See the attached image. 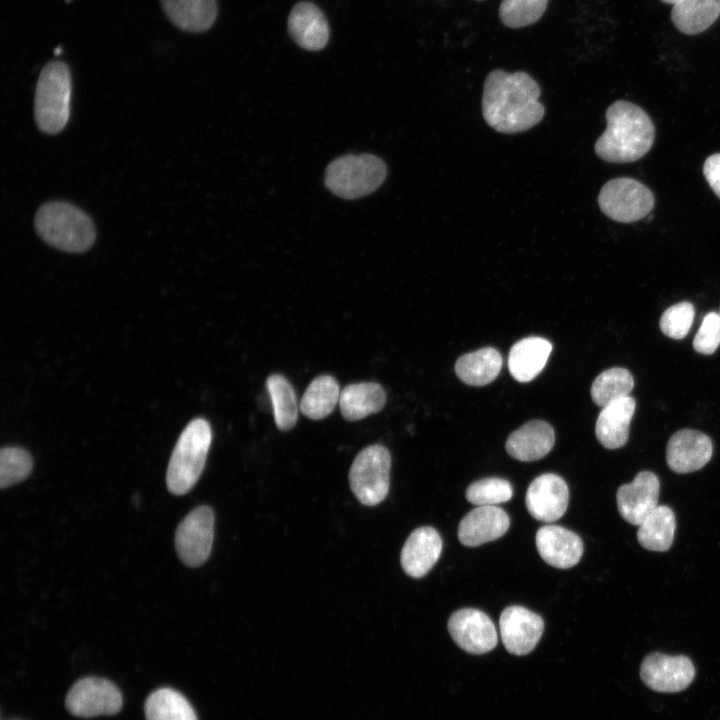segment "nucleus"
Returning a JSON list of instances; mask_svg holds the SVG:
<instances>
[{
	"instance_id": "nucleus-1",
	"label": "nucleus",
	"mask_w": 720,
	"mask_h": 720,
	"mask_svg": "<svg viewBox=\"0 0 720 720\" xmlns=\"http://www.w3.org/2000/svg\"><path fill=\"white\" fill-rule=\"evenodd\" d=\"M538 83L527 73L493 70L486 77L482 113L494 130L514 134L538 124L545 114Z\"/></svg>"
},
{
	"instance_id": "nucleus-2",
	"label": "nucleus",
	"mask_w": 720,
	"mask_h": 720,
	"mask_svg": "<svg viewBox=\"0 0 720 720\" xmlns=\"http://www.w3.org/2000/svg\"><path fill=\"white\" fill-rule=\"evenodd\" d=\"M606 120V130L595 143V152L603 160L633 162L652 147L654 125L639 106L628 101H616L608 107Z\"/></svg>"
},
{
	"instance_id": "nucleus-3",
	"label": "nucleus",
	"mask_w": 720,
	"mask_h": 720,
	"mask_svg": "<svg viewBox=\"0 0 720 720\" xmlns=\"http://www.w3.org/2000/svg\"><path fill=\"white\" fill-rule=\"evenodd\" d=\"M34 224L43 241L66 252H85L96 238L92 219L68 202L45 203L37 211Z\"/></svg>"
},
{
	"instance_id": "nucleus-4",
	"label": "nucleus",
	"mask_w": 720,
	"mask_h": 720,
	"mask_svg": "<svg viewBox=\"0 0 720 720\" xmlns=\"http://www.w3.org/2000/svg\"><path fill=\"white\" fill-rule=\"evenodd\" d=\"M211 440V427L203 418L192 420L182 431L166 474L167 487L172 494H186L195 485L204 469Z\"/></svg>"
},
{
	"instance_id": "nucleus-5",
	"label": "nucleus",
	"mask_w": 720,
	"mask_h": 720,
	"mask_svg": "<svg viewBox=\"0 0 720 720\" xmlns=\"http://www.w3.org/2000/svg\"><path fill=\"white\" fill-rule=\"evenodd\" d=\"M71 74L61 61H51L42 69L35 92L34 115L38 128L47 134L63 130L70 117Z\"/></svg>"
},
{
	"instance_id": "nucleus-6",
	"label": "nucleus",
	"mask_w": 720,
	"mask_h": 720,
	"mask_svg": "<svg viewBox=\"0 0 720 720\" xmlns=\"http://www.w3.org/2000/svg\"><path fill=\"white\" fill-rule=\"evenodd\" d=\"M386 174L385 163L375 155H345L329 164L325 184L341 198L356 199L376 190Z\"/></svg>"
},
{
	"instance_id": "nucleus-7",
	"label": "nucleus",
	"mask_w": 720,
	"mask_h": 720,
	"mask_svg": "<svg viewBox=\"0 0 720 720\" xmlns=\"http://www.w3.org/2000/svg\"><path fill=\"white\" fill-rule=\"evenodd\" d=\"M390 468V453L382 445H370L358 453L350 468L349 484L362 504L374 506L386 498L390 487Z\"/></svg>"
},
{
	"instance_id": "nucleus-8",
	"label": "nucleus",
	"mask_w": 720,
	"mask_h": 720,
	"mask_svg": "<svg viewBox=\"0 0 720 720\" xmlns=\"http://www.w3.org/2000/svg\"><path fill=\"white\" fill-rule=\"evenodd\" d=\"M598 203L602 212L612 220L631 223L649 214L654 206V196L635 179L615 178L604 184Z\"/></svg>"
},
{
	"instance_id": "nucleus-9",
	"label": "nucleus",
	"mask_w": 720,
	"mask_h": 720,
	"mask_svg": "<svg viewBox=\"0 0 720 720\" xmlns=\"http://www.w3.org/2000/svg\"><path fill=\"white\" fill-rule=\"evenodd\" d=\"M214 539V513L206 505L192 510L179 524L175 547L184 564L202 565L209 557Z\"/></svg>"
},
{
	"instance_id": "nucleus-10",
	"label": "nucleus",
	"mask_w": 720,
	"mask_h": 720,
	"mask_svg": "<svg viewBox=\"0 0 720 720\" xmlns=\"http://www.w3.org/2000/svg\"><path fill=\"white\" fill-rule=\"evenodd\" d=\"M65 705L67 710L78 717L113 715L122 707V696L112 682L87 677L78 680L69 690Z\"/></svg>"
},
{
	"instance_id": "nucleus-11",
	"label": "nucleus",
	"mask_w": 720,
	"mask_h": 720,
	"mask_svg": "<svg viewBox=\"0 0 720 720\" xmlns=\"http://www.w3.org/2000/svg\"><path fill=\"white\" fill-rule=\"evenodd\" d=\"M640 677L648 688L656 692L676 693L692 683L695 668L687 656L654 652L642 661Z\"/></svg>"
},
{
	"instance_id": "nucleus-12",
	"label": "nucleus",
	"mask_w": 720,
	"mask_h": 720,
	"mask_svg": "<svg viewBox=\"0 0 720 720\" xmlns=\"http://www.w3.org/2000/svg\"><path fill=\"white\" fill-rule=\"evenodd\" d=\"M453 641L471 654H484L493 650L498 641L492 620L484 612L464 608L454 612L447 624Z\"/></svg>"
},
{
	"instance_id": "nucleus-13",
	"label": "nucleus",
	"mask_w": 720,
	"mask_h": 720,
	"mask_svg": "<svg viewBox=\"0 0 720 720\" xmlns=\"http://www.w3.org/2000/svg\"><path fill=\"white\" fill-rule=\"evenodd\" d=\"M502 642L508 652L523 656L530 653L539 642L543 630V619L522 606L505 608L499 619Z\"/></svg>"
},
{
	"instance_id": "nucleus-14",
	"label": "nucleus",
	"mask_w": 720,
	"mask_h": 720,
	"mask_svg": "<svg viewBox=\"0 0 720 720\" xmlns=\"http://www.w3.org/2000/svg\"><path fill=\"white\" fill-rule=\"evenodd\" d=\"M525 500L528 512L535 519L553 522L560 519L567 510L568 486L560 476L545 473L531 482Z\"/></svg>"
},
{
	"instance_id": "nucleus-15",
	"label": "nucleus",
	"mask_w": 720,
	"mask_h": 720,
	"mask_svg": "<svg viewBox=\"0 0 720 720\" xmlns=\"http://www.w3.org/2000/svg\"><path fill=\"white\" fill-rule=\"evenodd\" d=\"M660 482L650 471L639 472L629 484L617 491V508L624 520L633 525L642 521L658 506Z\"/></svg>"
},
{
	"instance_id": "nucleus-16",
	"label": "nucleus",
	"mask_w": 720,
	"mask_h": 720,
	"mask_svg": "<svg viewBox=\"0 0 720 720\" xmlns=\"http://www.w3.org/2000/svg\"><path fill=\"white\" fill-rule=\"evenodd\" d=\"M712 453V442L706 434L682 429L670 437L666 447V461L674 472L690 473L704 467Z\"/></svg>"
},
{
	"instance_id": "nucleus-17",
	"label": "nucleus",
	"mask_w": 720,
	"mask_h": 720,
	"mask_svg": "<svg viewBox=\"0 0 720 720\" xmlns=\"http://www.w3.org/2000/svg\"><path fill=\"white\" fill-rule=\"evenodd\" d=\"M535 541L541 558L556 568L575 566L583 554L581 538L561 526H542L536 533Z\"/></svg>"
},
{
	"instance_id": "nucleus-18",
	"label": "nucleus",
	"mask_w": 720,
	"mask_h": 720,
	"mask_svg": "<svg viewBox=\"0 0 720 720\" xmlns=\"http://www.w3.org/2000/svg\"><path fill=\"white\" fill-rule=\"evenodd\" d=\"M509 525V516L502 508L477 506L461 520L458 538L464 546L476 547L500 538Z\"/></svg>"
},
{
	"instance_id": "nucleus-19",
	"label": "nucleus",
	"mask_w": 720,
	"mask_h": 720,
	"mask_svg": "<svg viewBox=\"0 0 720 720\" xmlns=\"http://www.w3.org/2000/svg\"><path fill=\"white\" fill-rule=\"evenodd\" d=\"M442 551V539L432 527L415 529L401 551V566L413 578L425 576L437 562Z\"/></svg>"
},
{
	"instance_id": "nucleus-20",
	"label": "nucleus",
	"mask_w": 720,
	"mask_h": 720,
	"mask_svg": "<svg viewBox=\"0 0 720 720\" xmlns=\"http://www.w3.org/2000/svg\"><path fill=\"white\" fill-rule=\"evenodd\" d=\"M288 30L300 47L311 51L323 49L330 36L324 14L310 2H300L293 7L288 18Z\"/></svg>"
},
{
	"instance_id": "nucleus-21",
	"label": "nucleus",
	"mask_w": 720,
	"mask_h": 720,
	"mask_svg": "<svg viewBox=\"0 0 720 720\" xmlns=\"http://www.w3.org/2000/svg\"><path fill=\"white\" fill-rule=\"evenodd\" d=\"M555 442L554 430L542 420H532L512 432L505 448L514 459L529 462L546 456Z\"/></svg>"
},
{
	"instance_id": "nucleus-22",
	"label": "nucleus",
	"mask_w": 720,
	"mask_h": 720,
	"mask_svg": "<svg viewBox=\"0 0 720 720\" xmlns=\"http://www.w3.org/2000/svg\"><path fill=\"white\" fill-rule=\"evenodd\" d=\"M635 407L634 398L627 396L602 408L596 421L595 434L605 448L617 449L626 444Z\"/></svg>"
},
{
	"instance_id": "nucleus-23",
	"label": "nucleus",
	"mask_w": 720,
	"mask_h": 720,
	"mask_svg": "<svg viewBox=\"0 0 720 720\" xmlns=\"http://www.w3.org/2000/svg\"><path fill=\"white\" fill-rule=\"evenodd\" d=\"M552 344L545 338L531 336L516 342L510 349L508 368L513 378L526 383L545 367Z\"/></svg>"
},
{
	"instance_id": "nucleus-24",
	"label": "nucleus",
	"mask_w": 720,
	"mask_h": 720,
	"mask_svg": "<svg viewBox=\"0 0 720 720\" xmlns=\"http://www.w3.org/2000/svg\"><path fill=\"white\" fill-rule=\"evenodd\" d=\"M386 393L375 382L349 384L341 391L339 407L343 418L357 421L383 409Z\"/></svg>"
},
{
	"instance_id": "nucleus-25",
	"label": "nucleus",
	"mask_w": 720,
	"mask_h": 720,
	"mask_svg": "<svg viewBox=\"0 0 720 720\" xmlns=\"http://www.w3.org/2000/svg\"><path fill=\"white\" fill-rule=\"evenodd\" d=\"M167 17L178 28L188 32H203L215 22L216 0H161Z\"/></svg>"
},
{
	"instance_id": "nucleus-26",
	"label": "nucleus",
	"mask_w": 720,
	"mask_h": 720,
	"mask_svg": "<svg viewBox=\"0 0 720 720\" xmlns=\"http://www.w3.org/2000/svg\"><path fill=\"white\" fill-rule=\"evenodd\" d=\"M502 356L492 347H484L461 356L455 364V372L460 380L472 386L491 383L502 368Z\"/></svg>"
},
{
	"instance_id": "nucleus-27",
	"label": "nucleus",
	"mask_w": 720,
	"mask_h": 720,
	"mask_svg": "<svg viewBox=\"0 0 720 720\" xmlns=\"http://www.w3.org/2000/svg\"><path fill=\"white\" fill-rule=\"evenodd\" d=\"M717 0H680L672 5L671 20L682 33L696 35L708 29L719 17Z\"/></svg>"
},
{
	"instance_id": "nucleus-28",
	"label": "nucleus",
	"mask_w": 720,
	"mask_h": 720,
	"mask_svg": "<svg viewBox=\"0 0 720 720\" xmlns=\"http://www.w3.org/2000/svg\"><path fill=\"white\" fill-rule=\"evenodd\" d=\"M675 528L673 511L668 506L658 505L639 525L637 539L645 549L666 551L672 545Z\"/></svg>"
},
{
	"instance_id": "nucleus-29",
	"label": "nucleus",
	"mask_w": 720,
	"mask_h": 720,
	"mask_svg": "<svg viewBox=\"0 0 720 720\" xmlns=\"http://www.w3.org/2000/svg\"><path fill=\"white\" fill-rule=\"evenodd\" d=\"M340 387L330 375H321L312 380L300 401V411L306 417L319 420L328 416L339 403Z\"/></svg>"
},
{
	"instance_id": "nucleus-30",
	"label": "nucleus",
	"mask_w": 720,
	"mask_h": 720,
	"mask_svg": "<svg viewBox=\"0 0 720 720\" xmlns=\"http://www.w3.org/2000/svg\"><path fill=\"white\" fill-rule=\"evenodd\" d=\"M146 720H197L188 700L171 688L152 692L145 701Z\"/></svg>"
},
{
	"instance_id": "nucleus-31",
	"label": "nucleus",
	"mask_w": 720,
	"mask_h": 720,
	"mask_svg": "<svg viewBox=\"0 0 720 720\" xmlns=\"http://www.w3.org/2000/svg\"><path fill=\"white\" fill-rule=\"evenodd\" d=\"M266 387L277 427L282 431L291 430L298 418L297 399L292 385L284 376L271 374L266 380Z\"/></svg>"
},
{
	"instance_id": "nucleus-32",
	"label": "nucleus",
	"mask_w": 720,
	"mask_h": 720,
	"mask_svg": "<svg viewBox=\"0 0 720 720\" xmlns=\"http://www.w3.org/2000/svg\"><path fill=\"white\" fill-rule=\"evenodd\" d=\"M633 387L632 374L625 368L613 367L595 378L591 386V398L596 405L603 408L618 399L630 396Z\"/></svg>"
},
{
	"instance_id": "nucleus-33",
	"label": "nucleus",
	"mask_w": 720,
	"mask_h": 720,
	"mask_svg": "<svg viewBox=\"0 0 720 720\" xmlns=\"http://www.w3.org/2000/svg\"><path fill=\"white\" fill-rule=\"evenodd\" d=\"M549 0H502L499 17L510 28H521L537 22Z\"/></svg>"
},
{
	"instance_id": "nucleus-34",
	"label": "nucleus",
	"mask_w": 720,
	"mask_h": 720,
	"mask_svg": "<svg viewBox=\"0 0 720 720\" xmlns=\"http://www.w3.org/2000/svg\"><path fill=\"white\" fill-rule=\"evenodd\" d=\"M465 495L466 499L476 506H496L512 498L513 488L506 479L489 477L469 485Z\"/></svg>"
},
{
	"instance_id": "nucleus-35",
	"label": "nucleus",
	"mask_w": 720,
	"mask_h": 720,
	"mask_svg": "<svg viewBox=\"0 0 720 720\" xmlns=\"http://www.w3.org/2000/svg\"><path fill=\"white\" fill-rule=\"evenodd\" d=\"M30 453L19 447H4L0 452V487L2 489L25 480L31 473Z\"/></svg>"
},
{
	"instance_id": "nucleus-36",
	"label": "nucleus",
	"mask_w": 720,
	"mask_h": 720,
	"mask_svg": "<svg viewBox=\"0 0 720 720\" xmlns=\"http://www.w3.org/2000/svg\"><path fill=\"white\" fill-rule=\"evenodd\" d=\"M694 306L690 302H680L664 311L660 318V329L672 339L684 338L693 323Z\"/></svg>"
},
{
	"instance_id": "nucleus-37",
	"label": "nucleus",
	"mask_w": 720,
	"mask_h": 720,
	"mask_svg": "<svg viewBox=\"0 0 720 720\" xmlns=\"http://www.w3.org/2000/svg\"><path fill=\"white\" fill-rule=\"evenodd\" d=\"M720 344V315L709 312L702 320L701 326L693 340L694 349L701 354L710 355Z\"/></svg>"
},
{
	"instance_id": "nucleus-38",
	"label": "nucleus",
	"mask_w": 720,
	"mask_h": 720,
	"mask_svg": "<svg viewBox=\"0 0 720 720\" xmlns=\"http://www.w3.org/2000/svg\"><path fill=\"white\" fill-rule=\"evenodd\" d=\"M703 173L710 187L720 198V153L713 154L706 159Z\"/></svg>"
},
{
	"instance_id": "nucleus-39",
	"label": "nucleus",
	"mask_w": 720,
	"mask_h": 720,
	"mask_svg": "<svg viewBox=\"0 0 720 720\" xmlns=\"http://www.w3.org/2000/svg\"><path fill=\"white\" fill-rule=\"evenodd\" d=\"M660 1H662V2H664V3H666V4H672V5H674L675 3H677V2L680 1V0H660Z\"/></svg>"
},
{
	"instance_id": "nucleus-40",
	"label": "nucleus",
	"mask_w": 720,
	"mask_h": 720,
	"mask_svg": "<svg viewBox=\"0 0 720 720\" xmlns=\"http://www.w3.org/2000/svg\"><path fill=\"white\" fill-rule=\"evenodd\" d=\"M717 1H718V4H719V7H720V0H717Z\"/></svg>"
},
{
	"instance_id": "nucleus-41",
	"label": "nucleus",
	"mask_w": 720,
	"mask_h": 720,
	"mask_svg": "<svg viewBox=\"0 0 720 720\" xmlns=\"http://www.w3.org/2000/svg\"><path fill=\"white\" fill-rule=\"evenodd\" d=\"M720 315V314H719Z\"/></svg>"
}]
</instances>
